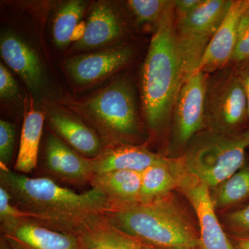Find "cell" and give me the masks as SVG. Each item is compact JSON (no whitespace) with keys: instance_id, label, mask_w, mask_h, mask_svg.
Listing matches in <instances>:
<instances>
[{"instance_id":"16","label":"cell","mask_w":249,"mask_h":249,"mask_svg":"<svg viewBox=\"0 0 249 249\" xmlns=\"http://www.w3.org/2000/svg\"><path fill=\"white\" fill-rule=\"evenodd\" d=\"M49 121L56 133L85 157L96 158L106 149L97 132L76 116L55 111L51 113Z\"/></svg>"},{"instance_id":"22","label":"cell","mask_w":249,"mask_h":249,"mask_svg":"<svg viewBox=\"0 0 249 249\" xmlns=\"http://www.w3.org/2000/svg\"><path fill=\"white\" fill-rule=\"evenodd\" d=\"M216 188L212 198L217 209L232 207L247 200L249 199V165H245Z\"/></svg>"},{"instance_id":"30","label":"cell","mask_w":249,"mask_h":249,"mask_svg":"<svg viewBox=\"0 0 249 249\" xmlns=\"http://www.w3.org/2000/svg\"><path fill=\"white\" fill-rule=\"evenodd\" d=\"M202 0H176L174 2L175 16H181L196 9Z\"/></svg>"},{"instance_id":"32","label":"cell","mask_w":249,"mask_h":249,"mask_svg":"<svg viewBox=\"0 0 249 249\" xmlns=\"http://www.w3.org/2000/svg\"><path fill=\"white\" fill-rule=\"evenodd\" d=\"M85 27L86 24L84 22L79 23L77 25L76 29L72 34L71 41V42H78L83 38L85 32Z\"/></svg>"},{"instance_id":"7","label":"cell","mask_w":249,"mask_h":249,"mask_svg":"<svg viewBox=\"0 0 249 249\" xmlns=\"http://www.w3.org/2000/svg\"><path fill=\"white\" fill-rule=\"evenodd\" d=\"M205 124L208 129L226 133L245 130L244 127L249 124L248 109L237 67L228 65L208 78Z\"/></svg>"},{"instance_id":"9","label":"cell","mask_w":249,"mask_h":249,"mask_svg":"<svg viewBox=\"0 0 249 249\" xmlns=\"http://www.w3.org/2000/svg\"><path fill=\"white\" fill-rule=\"evenodd\" d=\"M176 170V189L189 201L197 217L199 227L197 249H235L219 223L209 187L186 172L180 159H178Z\"/></svg>"},{"instance_id":"2","label":"cell","mask_w":249,"mask_h":249,"mask_svg":"<svg viewBox=\"0 0 249 249\" xmlns=\"http://www.w3.org/2000/svg\"><path fill=\"white\" fill-rule=\"evenodd\" d=\"M174 2L157 24L142 67L144 116L153 131L160 130L172 117L184 83L175 33Z\"/></svg>"},{"instance_id":"20","label":"cell","mask_w":249,"mask_h":249,"mask_svg":"<svg viewBox=\"0 0 249 249\" xmlns=\"http://www.w3.org/2000/svg\"><path fill=\"white\" fill-rule=\"evenodd\" d=\"M34 99L29 96V107H26L21 133L20 145L15 170L18 173L27 174L33 171L37 163L39 145L42 137L45 115L36 110Z\"/></svg>"},{"instance_id":"27","label":"cell","mask_w":249,"mask_h":249,"mask_svg":"<svg viewBox=\"0 0 249 249\" xmlns=\"http://www.w3.org/2000/svg\"><path fill=\"white\" fill-rule=\"evenodd\" d=\"M16 137L14 124L9 121H0V163L7 167L12 160Z\"/></svg>"},{"instance_id":"34","label":"cell","mask_w":249,"mask_h":249,"mask_svg":"<svg viewBox=\"0 0 249 249\" xmlns=\"http://www.w3.org/2000/svg\"><path fill=\"white\" fill-rule=\"evenodd\" d=\"M0 249H12L3 236H1V239H0Z\"/></svg>"},{"instance_id":"35","label":"cell","mask_w":249,"mask_h":249,"mask_svg":"<svg viewBox=\"0 0 249 249\" xmlns=\"http://www.w3.org/2000/svg\"><path fill=\"white\" fill-rule=\"evenodd\" d=\"M139 249H166L158 248V247H152V246L145 245H143V244L140 243V245H139Z\"/></svg>"},{"instance_id":"13","label":"cell","mask_w":249,"mask_h":249,"mask_svg":"<svg viewBox=\"0 0 249 249\" xmlns=\"http://www.w3.org/2000/svg\"><path fill=\"white\" fill-rule=\"evenodd\" d=\"M132 54V49L124 46L78 55L67 59V70L76 83H92L124 67Z\"/></svg>"},{"instance_id":"19","label":"cell","mask_w":249,"mask_h":249,"mask_svg":"<svg viewBox=\"0 0 249 249\" xmlns=\"http://www.w3.org/2000/svg\"><path fill=\"white\" fill-rule=\"evenodd\" d=\"M77 236L86 249H139L140 242L121 232L103 214L90 217Z\"/></svg>"},{"instance_id":"21","label":"cell","mask_w":249,"mask_h":249,"mask_svg":"<svg viewBox=\"0 0 249 249\" xmlns=\"http://www.w3.org/2000/svg\"><path fill=\"white\" fill-rule=\"evenodd\" d=\"M178 159H168L142 173L139 204H149L164 198L176 189Z\"/></svg>"},{"instance_id":"28","label":"cell","mask_w":249,"mask_h":249,"mask_svg":"<svg viewBox=\"0 0 249 249\" xmlns=\"http://www.w3.org/2000/svg\"><path fill=\"white\" fill-rule=\"evenodd\" d=\"M227 222L239 237H249V204L228 214Z\"/></svg>"},{"instance_id":"31","label":"cell","mask_w":249,"mask_h":249,"mask_svg":"<svg viewBox=\"0 0 249 249\" xmlns=\"http://www.w3.org/2000/svg\"><path fill=\"white\" fill-rule=\"evenodd\" d=\"M238 65L237 70L244 91H245L246 99H247L249 124V60L242 62Z\"/></svg>"},{"instance_id":"25","label":"cell","mask_w":249,"mask_h":249,"mask_svg":"<svg viewBox=\"0 0 249 249\" xmlns=\"http://www.w3.org/2000/svg\"><path fill=\"white\" fill-rule=\"evenodd\" d=\"M24 218H28L27 214L14 204L6 190L0 187V222L2 234L14 229Z\"/></svg>"},{"instance_id":"12","label":"cell","mask_w":249,"mask_h":249,"mask_svg":"<svg viewBox=\"0 0 249 249\" xmlns=\"http://www.w3.org/2000/svg\"><path fill=\"white\" fill-rule=\"evenodd\" d=\"M1 236L12 249H86L78 236L53 230L29 218Z\"/></svg>"},{"instance_id":"6","label":"cell","mask_w":249,"mask_h":249,"mask_svg":"<svg viewBox=\"0 0 249 249\" xmlns=\"http://www.w3.org/2000/svg\"><path fill=\"white\" fill-rule=\"evenodd\" d=\"M232 3V0H202L189 14L175 18L177 43L185 81L197 70L210 41Z\"/></svg>"},{"instance_id":"24","label":"cell","mask_w":249,"mask_h":249,"mask_svg":"<svg viewBox=\"0 0 249 249\" xmlns=\"http://www.w3.org/2000/svg\"><path fill=\"white\" fill-rule=\"evenodd\" d=\"M169 0H129L127 6L139 24H158L167 10L173 4Z\"/></svg>"},{"instance_id":"33","label":"cell","mask_w":249,"mask_h":249,"mask_svg":"<svg viewBox=\"0 0 249 249\" xmlns=\"http://www.w3.org/2000/svg\"><path fill=\"white\" fill-rule=\"evenodd\" d=\"M232 245L235 249H249V237H237Z\"/></svg>"},{"instance_id":"4","label":"cell","mask_w":249,"mask_h":249,"mask_svg":"<svg viewBox=\"0 0 249 249\" xmlns=\"http://www.w3.org/2000/svg\"><path fill=\"white\" fill-rule=\"evenodd\" d=\"M67 104L97 132L106 147L137 145L142 130L128 80H116L84 101Z\"/></svg>"},{"instance_id":"15","label":"cell","mask_w":249,"mask_h":249,"mask_svg":"<svg viewBox=\"0 0 249 249\" xmlns=\"http://www.w3.org/2000/svg\"><path fill=\"white\" fill-rule=\"evenodd\" d=\"M0 51L3 60L18 73L28 88L37 90L44 82V71L38 56L20 37L13 34L1 37Z\"/></svg>"},{"instance_id":"5","label":"cell","mask_w":249,"mask_h":249,"mask_svg":"<svg viewBox=\"0 0 249 249\" xmlns=\"http://www.w3.org/2000/svg\"><path fill=\"white\" fill-rule=\"evenodd\" d=\"M249 147V129L237 133L204 129L192 139L180 160L186 172L213 188L245 166Z\"/></svg>"},{"instance_id":"23","label":"cell","mask_w":249,"mask_h":249,"mask_svg":"<svg viewBox=\"0 0 249 249\" xmlns=\"http://www.w3.org/2000/svg\"><path fill=\"white\" fill-rule=\"evenodd\" d=\"M85 9V2L73 0L68 1L59 9L53 28L54 41L58 47H66L71 42L72 34L79 24Z\"/></svg>"},{"instance_id":"3","label":"cell","mask_w":249,"mask_h":249,"mask_svg":"<svg viewBox=\"0 0 249 249\" xmlns=\"http://www.w3.org/2000/svg\"><path fill=\"white\" fill-rule=\"evenodd\" d=\"M103 214L116 229L143 245L166 249L199 247V234L169 196L149 204L111 207Z\"/></svg>"},{"instance_id":"17","label":"cell","mask_w":249,"mask_h":249,"mask_svg":"<svg viewBox=\"0 0 249 249\" xmlns=\"http://www.w3.org/2000/svg\"><path fill=\"white\" fill-rule=\"evenodd\" d=\"M122 24L115 9L108 2L100 1L88 18L84 36L73 45L76 50H88L107 45L119 37Z\"/></svg>"},{"instance_id":"26","label":"cell","mask_w":249,"mask_h":249,"mask_svg":"<svg viewBox=\"0 0 249 249\" xmlns=\"http://www.w3.org/2000/svg\"><path fill=\"white\" fill-rule=\"evenodd\" d=\"M247 60H249V6L240 18L231 62L240 64Z\"/></svg>"},{"instance_id":"29","label":"cell","mask_w":249,"mask_h":249,"mask_svg":"<svg viewBox=\"0 0 249 249\" xmlns=\"http://www.w3.org/2000/svg\"><path fill=\"white\" fill-rule=\"evenodd\" d=\"M18 93L17 83L6 67L0 65V96L4 99L14 98Z\"/></svg>"},{"instance_id":"14","label":"cell","mask_w":249,"mask_h":249,"mask_svg":"<svg viewBox=\"0 0 249 249\" xmlns=\"http://www.w3.org/2000/svg\"><path fill=\"white\" fill-rule=\"evenodd\" d=\"M92 159L95 175L117 170L142 173L167 158L154 153L143 145L123 144L106 147L102 154Z\"/></svg>"},{"instance_id":"11","label":"cell","mask_w":249,"mask_h":249,"mask_svg":"<svg viewBox=\"0 0 249 249\" xmlns=\"http://www.w3.org/2000/svg\"><path fill=\"white\" fill-rule=\"evenodd\" d=\"M249 6V0H232L229 13L210 41L196 72L214 73L231 62L240 18Z\"/></svg>"},{"instance_id":"10","label":"cell","mask_w":249,"mask_h":249,"mask_svg":"<svg viewBox=\"0 0 249 249\" xmlns=\"http://www.w3.org/2000/svg\"><path fill=\"white\" fill-rule=\"evenodd\" d=\"M45 166L53 178L70 184L90 183L94 175L93 159L80 155L54 134L47 138Z\"/></svg>"},{"instance_id":"8","label":"cell","mask_w":249,"mask_h":249,"mask_svg":"<svg viewBox=\"0 0 249 249\" xmlns=\"http://www.w3.org/2000/svg\"><path fill=\"white\" fill-rule=\"evenodd\" d=\"M208 77L196 72L183 83L172 113V134L169 148L185 151L192 139L206 127L205 96Z\"/></svg>"},{"instance_id":"1","label":"cell","mask_w":249,"mask_h":249,"mask_svg":"<svg viewBox=\"0 0 249 249\" xmlns=\"http://www.w3.org/2000/svg\"><path fill=\"white\" fill-rule=\"evenodd\" d=\"M0 183L29 219L66 233L77 232L88 219L110 209L106 195L92 188L78 193L49 178H29L1 165Z\"/></svg>"},{"instance_id":"18","label":"cell","mask_w":249,"mask_h":249,"mask_svg":"<svg viewBox=\"0 0 249 249\" xmlns=\"http://www.w3.org/2000/svg\"><path fill=\"white\" fill-rule=\"evenodd\" d=\"M90 184L106 195L111 207L137 204L142 186V173L117 170L95 174Z\"/></svg>"}]
</instances>
